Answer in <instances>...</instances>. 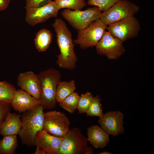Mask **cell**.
Listing matches in <instances>:
<instances>
[{
  "instance_id": "1",
  "label": "cell",
  "mask_w": 154,
  "mask_h": 154,
  "mask_svg": "<svg viewBox=\"0 0 154 154\" xmlns=\"http://www.w3.org/2000/svg\"><path fill=\"white\" fill-rule=\"evenodd\" d=\"M52 26L56 33V42L60 51L56 63L61 68L73 70L76 68L78 58L74 50L75 44L72 33L60 18H56Z\"/></svg>"
},
{
  "instance_id": "2",
  "label": "cell",
  "mask_w": 154,
  "mask_h": 154,
  "mask_svg": "<svg viewBox=\"0 0 154 154\" xmlns=\"http://www.w3.org/2000/svg\"><path fill=\"white\" fill-rule=\"evenodd\" d=\"M44 109L40 104L35 108L22 113L21 127L19 134L22 144L28 147L35 145L37 133L43 129Z\"/></svg>"
},
{
  "instance_id": "3",
  "label": "cell",
  "mask_w": 154,
  "mask_h": 154,
  "mask_svg": "<svg viewBox=\"0 0 154 154\" xmlns=\"http://www.w3.org/2000/svg\"><path fill=\"white\" fill-rule=\"evenodd\" d=\"M37 75L41 86L40 105L44 109H52L56 106V92L61 81V74L58 70L51 68L41 72Z\"/></svg>"
},
{
  "instance_id": "4",
  "label": "cell",
  "mask_w": 154,
  "mask_h": 154,
  "mask_svg": "<svg viewBox=\"0 0 154 154\" xmlns=\"http://www.w3.org/2000/svg\"><path fill=\"white\" fill-rule=\"evenodd\" d=\"M101 13L98 7L94 6L83 11L65 9L61 12V15L78 31L85 28L93 22L100 19Z\"/></svg>"
},
{
  "instance_id": "5",
  "label": "cell",
  "mask_w": 154,
  "mask_h": 154,
  "mask_svg": "<svg viewBox=\"0 0 154 154\" xmlns=\"http://www.w3.org/2000/svg\"><path fill=\"white\" fill-rule=\"evenodd\" d=\"M139 7L128 0H119L108 9L102 12L100 19L106 26L133 16Z\"/></svg>"
},
{
  "instance_id": "6",
  "label": "cell",
  "mask_w": 154,
  "mask_h": 154,
  "mask_svg": "<svg viewBox=\"0 0 154 154\" xmlns=\"http://www.w3.org/2000/svg\"><path fill=\"white\" fill-rule=\"evenodd\" d=\"M106 27L100 19H97L85 28L77 31V37L73 40L74 43L83 50L95 47L106 31Z\"/></svg>"
},
{
  "instance_id": "7",
  "label": "cell",
  "mask_w": 154,
  "mask_h": 154,
  "mask_svg": "<svg viewBox=\"0 0 154 154\" xmlns=\"http://www.w3.org/2000/svg\"><path fill=\"white\" fill-rule=\"evenodd\" d=\"M106 29L113 36L124 42L137 37L141 27L139 21L133 16L108 25Z\"/></svg>"
},
{
  "instance_id": "8",
  "label": "cell",
  "mask_w": 154,
  "mask_h": 154,
  "mask_svg": "<svg viewBox=\"0 0 154 154\" xmlns=\"http://www.w3.org/2000/svg\"><path fill=\"white\" fill-rule=\"evenodd\" d=\"M69 120L63 112L56 110L44 113L43 129L55 137H64L70 130Z\"/></svg>"
},
{
  "instance_id": "9",
  "label": "cell",
  "mask_w": 154,
  "mask_h": 154,
  "mask_svg": "<svg viewBox=\"0 0 154 154\" xmlns=\"http://www.w3.org/2000/svg\"><path fill=\"white\" fill-rule=\"evenodd\" d=\"M88 142L80 129L72 128L64 137L58 154H84Z\"/></svg>"
},
{
  "instance_id": "10",
  "label": "cell",
  "mask_w": 154,
  "mask_h": 154,
  "mask_svg": "<svg viewBox=\"0 0 154 154\" xmlns=\"http://www.w3.org/2000/svg\"><path fill=\"white\" fill-rule=\"evenodd\" d=\"M123 42L105 31L96 46L97 53L105 56L110 60L119 58L125 52V48Z\"/></svg>"
},
{
  "instance_id": "11",
  "label": "cell",
  "mask_w": 154,
  "mask_h": 154,
  "mask_svg": "<svg viewBox=\"0 0 154 154\" xmlns=\"http://www.w3.org/2000/svg\"><path fill=\"white\" fill-rule=\"evenodd\" d=\"M25 21L30 25L44 22L51 18H56L61 9L55 1L37 8L26 9Z\"/></svg>"
},
{
  "instance_id": "12",
  "label": "cell",
  "mask_w": 154,
  "mask_h": 154,
  "mask_svg": "<svg viewBox=\"0 0 154 154\" xmlns=\"http://www.w3.org/2000/svg\"><path fill=\"white\" fill-rule=\"evenodd\" d=\"M124 116L119 111H110L99 117L98 122L101 127L109 135L114 137L123 133Z\"/></svg>"
},
{
  "instance_id": "13",
  "label": "cell",
  "mask_w": 154,
  "mask_h": 154,
  "mask_svg": "<svg viewBox=\"0 0 154 154\" xmlns=\"http://www.w3.org/2000/svg\"><path fill=\"white\" fill-rule=\"evenodd\" d=\"M17 84L22 89L39 100L41 86L37 74L32 71L21 73L17 77Z\"/></svg>"
},
{
  "instance_id": "14",
  "label": "cell",
  "mask_w": 154,
  "mask_h": 154,
  "mask_svg": "<svg viewBox=\"0 0 154 154\" xmlns=\"http://www.w3.org/2000/svg\"><path fill=\"white\" fill-rule=\"evenodd\" d=\"M64 138L53 136L43 129L37 133L35 145L40 147L46 154H58Z\"/></svg>"
},
{
  "instance_id": "15",
  "label": "cell",
  "mask_w": 154,
  "mask_h": 154,
  "mask_svg": "<svg viewBox=\"0 0 154 154\" xmlns=\"http://www.w3.org/2000/svg\"><path fill=\"white\" fill-rule=\"evenodd\" d=\"M13 109L20 113L33 109L40 104V101L23 90H17L11 103Z\"/></svg>"
},
{
  "instance_id": "16",
  "label": "cell",
  "mask_w": 154,
  "mask_h": 154,
  "mask_svg": "<svg viewBox=\"0 0 154 154\" xmlns=\"http://www.w3.org/2000/svg\"><path fill=\"white\" fill-rule=\"evenodd\" d=\"M88 141L95 148H103L110 141L109 135L99 125H92L87 128Z\"/></svg>"
},
{
  "instance_id": "17",
  "label": "cell",
  "mask_w": 154,
  "mask_h": 154,
  "mask_svg": "<svg viewBox=\"0 0 154 154\" xmlns=\"http://www.w3.org/2000/svg\"><path fill=\"white\" fill-rule=\"evenodd\" d=\"M21 124V115L10 112L0 127V134L3 136L18 135Z\"/></svg>"
},
{
  "instance_id": "18",
  "label": "cell",
  "mask_w": 154,
  "mask_h": 154,
  "mask_svg": "<svg viewBox=\"0 0 154 154\" xmlns=\"http://www.w3.org/2000/svg\"><path fill=\"white\" fill-rule=\"evenodd\" d=\"M52 35L50 31L42 29L36 34L34 39L35 48L39 52L45 51L49 48L51 42Z\"/></svg>"
},
{
  "instance_id": "19",
  "label": "cell",
  "mask_w": 154,
  "mask_h": 154,
  "mask_svg": "<svg viewBox=\"0 0 154 154\" xmlns=\"http://www.w3.org/2000/svg\"><path fill=\"white\" fill-rule=\"evenodd\" d=\"M76 89V83L74 80L69 81H61L57 88L56 99L57 103L62 102Z\"/></svg>"
},
{
  "instance_id": "20",
  "label": "cell",
  "mask_w": 154,
  "mask_h": 154,
  "mask_svg": "<svg viewBox=\"0 0 154 154\" xmlns=\"http://www.w3.org/2000/svg\"><path fill=\"white\" fill-rule=\"evenodd\" d=\"M18 146L17 135L3 136L0 140V154H14Z\"/></svg>"
},
{
  "instance_id": "21",
  "label": "cell",
  "mask_w": 154,
  "mask_h": 154,
  "mask_svg": "<svg viewBox=\"0 0 154 154\" xmlns=\"http://www.w3.org/2000/svg\"><path fill=\"white\" fill-rule=\"evenodd\" d=\"M16 90L11 84L2 81L0 84V102L11 104Z\"/></svg>"
},
{
  "instance_id": "22",
  "label": "cell",
  "mask_w": 154,
  "mask_h": 154,
  "mask_svg": "<svg viewBox=\"0 0 154 154\" xmlns=\"http://www.w3.org/2000/svg\"><path fill=\"white\" fill-rule=\"evenodd\" d=\"M80 96L74 92L59 103V105L67 112L73 114L77 109Z\"/></svg>"
},
{
  "instance_id": "23",
  "label": "cell",
  "mask_w": 154,
  "mask_h": 154,
  "mask_svg": "<svg viewBox=\"0 0 154 154\" xmlns=\"http://www.w3.org/2000/svg\"><path fill=\"white\" fill-rule=\"evenodd\" d=\"M60 9L67 8L73 10H81L86 6L85 0H55Z\"/></svg>"
},
{
  "instance_id": "24",
  "label": "cell",
  "mask_w": 154,
  "mask_h": 154,
  "mask_svg": "<svg viewBox=\"0 0 154 154\" xmlns=\"http://www.w3.org/2000/svg\"><path fill=\"white\" fill-rule=\"evenodd\" d=\"M101 100L98 95L94 97L86 113L87 116L100 117L103 115Z\"/></svg>"
},
{
  "instance_id": "25",
  "label": "cell",
  "mask_w": 154,
  "mask_h": 154,
  "mask_svg": "<svg viewBox=\"0 0 154 154\" xmlns=\"http://www.w3.org/2000/svg\"><path fill=\"white\" fill-rule=\"evenodd\" d=\"M94 96L90 92L82 94L80 96L77 109L80 114L86 113Z\"/></svg>"
},
{
  "instance_id": "26",
  "label": "cell",
  "mask_w": 154,
  "mask_h": 154,
  "mask_svg": "<svg viewBox=\"0 0 154 154\" xmlns=\"http://www.w3.org/2000/svg\"><path fill=\"white\" fill-rule=\"evenodd\" d=\"M119 0H88L87 4L98 7L102 12L113 6Z\"/></svg>"
},
{
  "instance_id": "27",
  "label": "cell",
  "mask_w": 154,
  "mask_h": 154,
  "mask_svg": "<svg viewBox=\"0 0 154 154\" xmlns=\"http://www.w3.org/2000/svg\"><path fill=\"white\" fill-rule=\"evenodd\" d=\"M11 104L0 102V127L5 119L10 112Z\"/></svg>"
},
{
  "instance_id": "28",
  "label": "cell",
  "mask_w": 154,
  "mask_h": 154,
  "mask_svg": "<svg viewBox=\"0 0 154 154\" xmlns=\"http://www.w3.org/2000/svg\"><path fill=\"white\" fill-rule=\"evenodd\" d=\"M52 0H25V8H37L44 5Z\"/></svg>"
},
{
  "instance_id": "29",
  "label": "cell",
  "mask_w": 154,
  "mask_h": 154,
  "mask_svg": "<svg viewBox=\"0 0 154 154\" xmlns=\"http://www.w3.org/2000/svg\"><path fill=\"white\" fill-rule=\"evenodd\" d=\"M11 0H0V11L6 9L9 6Z\"/></svg>"
},
{
  "instance_id": "30",
  "label": "cell",
  "mask_w": 154,
  "mask_h": 154,
  "mask_svg": "<svg viewBox=\"0 0 154 154\" xmlns=\"http://www.w3.org/2000/svg\"><path fill=\"white\" fill-rule=\"evenodd\" d=\"M34 154H46L45 152L40 147L37 146V148Z\"/></svg>"
},
{
  "instance_id": "31",
  "label": "cell",
  "mask_w": 154,
  "mask_h": 154,
  "mask_svg": "<svg viewBox=\"0 0 154 154\" xmlns=\"http://www.w3.org/2000/svg\"><path fill=\"white\" fill-rule=\"evenodd\" d=\"M94 153V149L91 147H87L86 150L84 154H92Z\"/></svg>"
},
{
  "instance_id": "32",
  "label": "cell",
  "mask_w": 154,
  "mask_h": 154,
  "mask_svg": "<svg viewBox=\"0 0 154 154\" xmlns=\"http://www.w3.org/2000/svg\"><path fill=\"white\" fill-rule=\"evenodd\" d=\"M111 153L108 152L106 151H104L102 152H100L98 153V154H112Z\"/></svg>"
},
{
  "instance_id": "33",
  "label": "cell",
  "mask_w": 154,
  "mask_h": 154,
  "mask_svg": "<svg viewBox=\"0 0 154 154\" xmlns=\"http://www.w3.org/2000/svg\"><path fill=\"white\" fill-rule=\"evenodd\" d=\"M2 81H0V84L2 83Z\"/></svg>"
}]
</instances>
